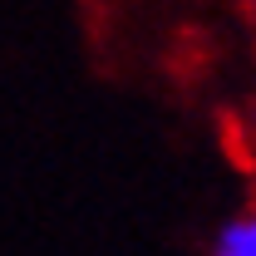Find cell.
Returning a JSON list of instances; mask_svg holds the SVG:
<instances>
[{
    "label": "cell",
    "mask_w": 256,
    "mask_h": 256,
    "mask_svg": "<svg viewBox=\"0 0 256 256\" xmlns=\"http://www.w3.org/2000/svg\"><path fill=\"white\" fill-rule=\"evenodd\" d=\"M212 256H256V207L226 217L212 236Z\"/></svg>",
    "instance_id": "6da1fadb"
},
{
    "label": "cell",
    "mask_w": 256,
    "mask_h": 256,
    "mask_svg": "<svg viewBox=\"0 0 256 256\" xmlns=\"http://www.w3.org/2000/svg\"><path fill=\"white\" fill-rule=\"evenodd\" d=\"M252 133H256V108H252Z\"/></svg>",
    "instance_id": "7a4b0ae2"
},
{
    "label": "cell",
    "mask_w": 256,
    "mask_h": 256,
    "mask_svg": "<svg viewBox=\"0 0 256 256\" xmlns=\"http://www.w3.org/2000/svg\"><path fill=\"white\" fill-rule=\"evenodd\" d=\"M252 5H256V0H252Z\"/></svg>",
    "instance_id": "3957f363"
}]
</instances>
